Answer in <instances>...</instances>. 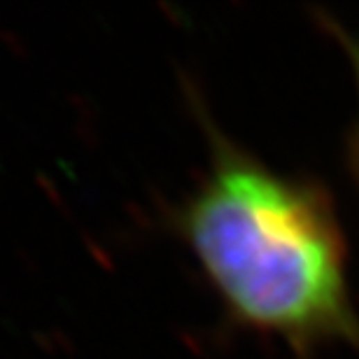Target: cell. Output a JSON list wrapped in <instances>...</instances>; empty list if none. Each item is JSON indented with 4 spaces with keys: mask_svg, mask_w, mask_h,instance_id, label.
<instances>
[{
    "mask_svg": "<svg viewBox=\"0 0 359 359\" xmlns=\"http://www.w3.org/2000/svg\"><path fill=\"white\" fill-rule=\"evenodd\" d=\"M341 40L345 44L350 54V61H352V68H355V80H357V98H359V40L352 35H345L343 30H338ZM348 157H350V168H352V175H355L357 184H359V112H357V124L352 128V136H350V150H348Z\"/></svg>",
    "mask_w": 359,
    "mask_h": 359,
    "instance_id": "obj_2",
    "label": "cell"
},
{
    "mask_svg": "<svg viewBox=\"0 0 359 359\" xmlns=\"http://www.w3.org/2000/svg\"><path fill=\"white\" fill-rule=\"evenodd\" d=\"M175 231L236 324L301 357L336 343L359 350L348 240L324 187L215 136Z\"/></svg>",
    "mask_w": 359,
    "mask_h": 359,
    "instance_id": "obj_1",
    "label": "cell"
}]
</instances>
